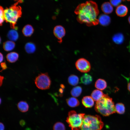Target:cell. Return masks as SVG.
Returning <instances> with one entry per match:
<instances>
[{
    "instance_id": "6da1fadb",
    "label": "cell",
    "mask_w": 130,
    "mask_h": 130,
    "mask_svg": "<svg viewBox=\"0 0 130 130\" xmlns=\"http://www.w3.org/2000/svg\"><path fill=\"white\" fill-rule=\"evenodd\" d=\"M74 12L77 15L78 21L81 23L91 26L96 25L99 23L97 17L99 11L97 4L93 1H88L79 4Z\"/></svg>"
},
{
    "instance_id": "7a4b0ae2",
    "label": "cell",
    "mask_w": 130,
    "mask_h": 130,
    "mask_svg": "<svg viewBox=\"0 0 130 130\" xmlns=\"http://www.w3.org/2000/svg\"><path fill=\"white\" fill-rule=\"evenodd\" d=\"M95 109L97 112L104 116H109L115 112V105L112 98L106 94L96 102Z\"/></svg>"
},
{
    "instance_id": "3957f363",
    "label": "cell",
    "mask_w": 130,
    "mask_h": 130,
    "mask_svg": "<svg viewBox=\"0 0 130 130\" xmlns=\"http://www.w3.org/2000/svg\"><path fill=\"white\" fill-rule=\"evenodd\" d=\"M20 3L18 2L9 8L4 10L5 20L10 24L11 27L16 30L17 27L15 26L18 19L21 15V8L17 5Z\"/></svg>"
},
{
    "instance_id": "277c9868",
    "label": "cell",
    "mask_w": 130,
    "mask_h": 130,
    "mask_svg": "<svg viewBox=\"0 0 130 130\" xmlns=\"http://www.w3.org/2000/svg\"><path fill=\"white\" fill-rule=\"evenodd\" d=\"M103 123L98 115H85L80 130H101Z\"/></svg>"
},
{
    "instance_id": "5b68a950",
    "label": "cell",
    "mask_w": 130,
    "mask_h": 130,
    "mask_svg": "<svg viewBox=\"0 0 130 130\" xmlns=\"http://www.w3.org/2000/svg\"><path fill=\"white\" fill-rule=\"evenodd\" d=\"M83 113H77L74 110L69 112L66 121L72 130H80L85 115Z\"/></svg>"
},
{
    "instance_id": "8992f818",
    "label": "cell",
    "mask_w": 130,
    "mask_h": 130,
    "mask_svg": "<svg viewBox=\"0 0 130 130\" xmlns=\"http://www.w3.org/2000/svg\"><path fill=\"white\" fill-rule=\"evenodd\" d=\"M34 82L37 87L42 90L49 89L51 84L50 78L46 72L39 74L35 78Z\"/></svg>"
},
{
    "instance_id": "52a82bcc",
    "label": "cell",
    "mask_w": 130,
    "mask_h": 130,
    "mask_svg": "<svg viewBox=\"0 0 130 130\" xmlns=\"http://www.w3.org/2000/svg\"><path fill=\"white\" fill-rule=\"evenodd\" d=\"M75 66L77 69L82 72H88L91 69V65L89 62L83 58L78 60L75 63Z\"/></svg>"
},
{
    "instance_id": "ba28073f",
    "label": "cell",
    "mask_w": 130,
    "mask_h": 130,
    "mask_svg": "<svg viewBox=\"0 0 130 130\" xmlns=\"http://www.w3.org/2000/svg\"><path fill=\"white\" fill-rule=\"evenodd\" d=\"M53 33L60 43L62 41L63 37L65 36V31L64 27L62 26L58 25L55 26L53 30Z\"/></svg>"
},
{
    "instance_id": "9c48e42d",
    "label": "cell",
    "mask_w": 130,
    "mask_h": 130,
    "mask_svg": "<svg viewBox=\"0 0 130 130\" xmlns=\"http://www.w3.org/2000/svg\"><path fill=\"white\" fill-rule=\"evenodd\" d=\"M83 105L86 108H90L94 104V100L91 96H86L83 97L82 100Z\"/></svg>"
},
{
    "instance_id": "30bf717a",
    "label": "cell",
    "mask_w": 130,
    "mask_h": 130,
    "mask_svg": "<svg viewBox=\"0 0 130 130\" xmlns=\"http://www.w3.org/2000/svg\"><path fill=\"white\" fill-rule=\"evenodd\" d=\"M99 22L102 26H107L109 25L111 21L110 17L108 15L104 14L100 15L98 19Z\"/></svg>"
},
{
    "instance_id": "8fae6325",
    "label": "cell",
    "mask_w": 130,
    "mask_h": 130,
    "mask_svg": "<svg viewBox=\"0 0 130 130\" xmlns=\"http://www.w3.org/2000/svg\"><path fill=\"white\" fill-rule=\"evenodd\" d=\"M128 11V8L125 6L121 5H119L117 7L116 12L118 16L123 17L126 16Z\"/></svg>"
},
{
    "instance_id": "7c38bea8",
    "label": "cell",
    "mask_w": 130,
    "mask_h": 130,
    "mask_svg": "<svg viewBox=\"0 0 130 130\" xmlns=\"http://www.w3.org/2000/svg\"><path fill=\"white\" fill-rule=\"evenodd\" d=\"M101 9L103 12L105 14H109L111 13L113 10L112 6L108 2L104 3L101 6Z\"/></svg>"
},
{
    "instance_id": "4fadbf2b",
    "label": "cell",
    "mask_w": 130,
    "mask_h": 130,
    "mask_svg": "<svg viewBox=\"0 0 130 130\" xmlns=\"http://www.w3.org/2000/svg\"><path fill=\"white\" fill-rule=\"evenodd\" d=\"M95 87L98 89L100 90H103L105 89L107 86V83L104 79L99 78L96 82Z\"/></svg>"
},
{
    "instance_id": "5bb4252c",
    "label": "cell",
    "mask_w": 130,
    "mask_h": 130,
    "mask_svg": "<svg viewBox=\"0 0 130 130\" xmlns=\"http://www.w3.org/2000/svg\"><path fill=\"white\" fill-rule=\"evenodd\" d=\"M105 94L100 90L95 89L94 90L91 94V97L95 101H97L100 99Z\"/></svg>"
},
{
    "instance_id": "9a60e30c",
    "label": "cell",
    "mask_w": 130,
    "mask_h": 130,
    "mask_svg": "<svg viewBox=\"0 0 130 130\" xmlns=\"http://www.w3.org/2000/svg\"><path fill=\"white\" fill-rule=\"evenodd\" d=\"M34 29L32 26L30 25H27L25 26L22 30L23 34L25 36L29 37L33 34L34 32Z\"/></svg>"
},
{
    "instance_id": "2e32d148",
    "label": "cell",
    "mask_w": 130,
    "mask_h": 130,
    "mask_svg": "<svg viewBox=\"0 0 130 130\" xmlns=\"http://www.w3.org/2000/svg\"><path fill=\"white\" fill-rule=\"evenodd\" d=\"M19 54L15 52H12L8 54L6 56V59L8 61L11 63L15 62L18 60Z\"/></svg>"
},
{
    "instance_id": "e0dca14e",
    "label": "cell",
    "mask_w": 130,
    "mask_h": 130,
    "mask_svg": "<svg viewBox=\"0 0 130 130\" xmlns=\"http://www.w3.org/2000/svg\"><path fill=\"white\" fill-rule=\"evenodd\" d=\"M92 78L90 75L87 73L83 74L80 78L81 83L86 85L91 84L92 81Z\"/></svg>"
},
{
    "instance_id": "ac0fdd59",
    "label": "cell",
    "mask_w": 130,
    "mask_h": 130,
    "mask_svg": "<svg viewBox=\"0 0 130 130\" xmlns=\"http://www.w3.org/2000/svg\"><path fill=\"white\" fill-rule=\"evenodd\" d=\"M66 101L68 105L71 107H77L80 104L78 100L74 97H70L67 98Z\"/></svg>"
},
{
    "instance_id": "d6986e66",
    "label": "cell",
    "mask_w": 130,
    "mask_h": 130,
    "mask_svg": "<svg viewBox=\"0 0 130 130\" xmlns=\"http://www.w3.org/2000/svg\"><path fill=\"white\" fill-rule=\"evenodd\" d=\"M17 107L20 111L22 112H25L28 110L29 106L26 102L21 101H20L18 103Z\"/></svg>"
},
{
    "instance_id": "ffe728a7",
    "label": "cell",
    "mask_w": 130,
    "mask_h": 130,
    "mask_svg": "<svg viewBox=\"0 0 130 130\" xmlns=\"http://www.w3.org/2000/svg\"><path fill=\"white\" fill-rule=\"evenodd\" d=\"M15 46V44L13 41H7L4 42L3 45L4 50L6 51H10L13 50Z\"/></svg>"
},
{
    "instance_id": "44dd1931",
    "label": "cell",
    "mask_w": 130,
    "mask_h": 130,
    "mask_svg": "<svg viewBox=\"0 0 130 130\" xmlns=\"http://www.w3.org/2000/svg\"><path fill=\"white\" fill-rule=\"evenodd\" d=\"M112 39L115 43L117 44H120L123 42L124 37L122 34L119 33L114 35L112 37Z\"/></svg>"
},
{
    "instance_id": "7402d4cb",
    "label": "cell",
    "mask_w": 130,
    "mask_h": 130,
    "mask_svg": "<svg viewBox=\"0 0 130 130\" xmlns=\"http://www.w3.org/2000/svg\"><path fill=\"white\" fill-rule=\"evenodd\" d=\"M16 30H11L8 32L7 34L8 38L11 41H16L19 38V35Z\"/></svg>"
},
{
    "instance_id": "603a6c76",
    "label": "cell",
    "mask_w": 130,
    "mask_h": 130,
    "mask_svg": "<svg viewBox=\"0 0 130 130\" xmlns=\"http://www.w3.org/2000/svg\"><path fill=\"white\" fill-rule=\"evenodd\" d=\"M68 81L69 84L72 86H76L78 83L79 79L77 76L72 74L68 77Z\"/></svg>"
},
{
    "instance_id": "cb8c5ba5",
    "label": "cell",
    "mask_w": 130,
    "mask_h": 130,
    "mask_svg": "<svg viewBox=\"0 0 130 130\" xmlns=\"http://www.w3.org/2000/svg\"><path fill=\"white\" fill-rule=\"evenodd\" d=\"M25 48L26 52L28 53H34L36 49L35 45L32 42L26 43L25 45Z\"/></svg>"
},
{
    "instance_id": "d4e9b609",
    "label": "cell",
    "mask_w": 130,
    "mask_h": 130,
    "mask_svg": "<svg viewBox=\"0 0 130 130\" xmlns=\"http://www.w3.org/2000/svg\"><path fill=\"white\" fill-rule=\"evenodd\" d=\"M82 91V88L79 86H75L72 89L71 91V94L73 97H77L79 96Z\"/></svg>"
},
{
    "instance_id": "484cf974",
    "label": "cell",
    "mask_w": 130,
    "mask_h": 130,
    "mask_svg": "<svg viewBox=\"0 0 130 130\" xmlns=\"http://www.w3.org/2000/svg\"><path fill=\"white\" fill-rule=\"evenodd\" d=\"M115 112L120 114H123L125 112V108L124 105L122 103H118L115 106Z\"/></svg>"
},
{
    "instance_id": "4316f807",
    "label": "cell",
    "mask_w": 130,
    "mask_h": 130,
    "mask_svg": "<svg viewBox=\"0 0 130 130\" xmlns=\"http://www.w3.org/2000/svg\"><path fill=\"white\" fill-rule=\"evenodd\" d=\"M53 130H65V128L62 123L58 122L55 123L53 127Z\"/></svg>"
},
{
    "instance_id": "83f0119b",
    "label": "cell",
    "mask_w": 130,
    "mask_h": 130,
    "mask_svg": "<svg viewBox=\"0 0 130 130\" xmlns=\"http://www.w3.org/2000/svg\"><path fill=\"white\" fill-rule=\"evenodd\" d=\"M0 26H1L4 20H5L4 10L1 6H0Z\"/></svg>"
},
{
    "instance_id": "f1b7e54d",
    "label": "cell",
    "mask_w": 130,
    "mask_h": 130,
    "mask_svg": "<svg viewBox=\"0 0 130 130\" xmlns=\"http://www.w3.org/2000/svg\"><path fill=\"white\" fill-rule=\"evenodd\" d=\"M122 0H110V3L112 6H117L121 3Z\"/></svg>"
},
{
    "instance_id": "f546056e",
    "label": "cell",
    "mask_w": 130,
    "mask_h": 130,
    "mask_svg": "<svg viewBox=\"0 0 130 130\" xmlns=\"http://www.w3.org/2000/svg\"><path fill=\"white\" fill-rule=\"evenodd\" d=\"M0 65L1 67L2 68V69L0 71V72H1L3 71L6 69L8 68L5 62L1 63Z\"/></svg>"
},
{
    "instance_id": "4dcf8cb0",
    "label": "cell",
    "mask_w": 130,
    "mask_h": 130,
    "mask_svg": "<svg viewBox=\"0 0 130 130\" xmlns=\"http://www.w3.org/2000/svg\"><path fill=\"white\" fill-rule=\"evenodd\" d=\"M19 124L21 126L23 127L25 125L26 122L24 120L22 119L20 121Z\"/></svg>"
},
{
    "instance_id": "1f68e13d",
    "label": "cell",
    "mask_w": 130,
    "mask_h": 130,
    "mask_svg": "<svg viewBox=\"0 0 130 130\" xmlns=\"http://www.w3.org/2000/svg\"><path fill=\"white\" fill-rule=\"evenodd\" d=\"M0 130H5V127L4 124L1 122H0Z\"/></svg>"
},
{
    "instance_id": "d6a6232c",
    "label": "cell",
    "mask_w": 130,
    "mask_h": 130,
    "mask_svg": "<svg viewBox=\"0 0 130 130\" xmlns=\"http://www.w3.org/2000/svg\"><path fill=\"white\" fill-rule=\"evenodd\" d=\"M0 86H1L2 84L4 77L2 76H0Z\"/></svg>"
},
{
    "instance_id": "836d02e7",
    "label": "cell",
    "mask_w": 130,
    "mask_h": 130,
    "mask_svg": "<svg viewBox=\"0 0 130 130\" xmlns=\"http://www.w3.org/2000/svg\"><path fill=\"white\" fill-rule=\"evenodd\" d=\"M0 63H1L3 61V54L2 53H0Z\"/></svg>"
},
{
    "instance_id": "e575fe53",
    "label": "cell",
    "mask_w": 130,
    "mask_h": 130,
    "mask_svg": "<svg viewBox=\"0 0 130 130\" xmlns=\"http://www.w3.org/2000/svg\"><path fill=\"white\" fill-rule=\"evenodd\" d=\"M127 89L130 92V82H129L128 84Z\"/></svg>"
},
{
    "instance_id": "d590c367",
    "label": "cell",
    "mask_w": 130,
    "mask_h": 130,
    "mask_svg": "<svg viewBox=\"0 0 130 130\" xmlns=\"http://www.w3.org/2000/svg\"><path fill=\"white\" fill-rule=\"evenodd\" d=\"M128 21L129 24H130V16H129L128 18Z\"/></svg>"
},
{
    "instance_id": "8d00e7d4",
    "label": "cell",
    "mask_w": 130,
    "mask_h": 130,
    "mask_svg": "<svg viewBox=\"0 0 130 130\" xmlns=\"http://www.w3.org/2000/svg\"><path fill=\"white\" fill-rule=\"evenodd\" d=\"M127 0V1H130V0Z\"/></svg>"
},
{
    "instance_id": "74e56055",
    "label": "cell",
    "mask_w": 130,
    "mask_h": 130,
    "mask_svg": "<svg viewBox=\"0 0 130 130\" xmlns=\"http://www.w3.org/2000/svg\"></svg>"
},
{
    "instance_id": "f35d334b",
    "label": "cell",
    "mask_w": 130,
    "mask_h": 130,
    "mask_svg": "<svg viewBox=\"0 0 130 130\" xmlns=\"http://www.w3.org/2000/svg\"></svg>"
}]
</instances>
